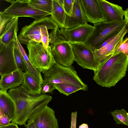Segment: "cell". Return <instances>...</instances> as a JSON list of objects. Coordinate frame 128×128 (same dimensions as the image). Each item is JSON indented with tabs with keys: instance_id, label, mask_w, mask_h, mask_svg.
<instances>
[{
	"instance_id": "cell-30",
	"label": "cell",
	"mask_w": 128,
	"mask_h": 128,
	"mask_svg": "<svg viewBox=\"0 0 128 128\" xmlns=\"http://www.w3.org/2000/svg\"><path fill=\"white\" fill-rule=\"evenodd\" d=\"M74 0H64V9L66 14L70 16L73 8Z\"/></svg>"
},
{
	"instance_id": "cell-14",
	"label": "cell",
	"mask_w": 128,
	"mask_h": 128,
	"mask_svg": "<svg viewBox=\"0 0 128 128\" xmlns=\"http://www.w3.org/2000/svg\"><path fill=\"white\" fill-rule=\"evenodd\" d=\"M88 22L94 24L105 22L98 0H80Z\"/></svg>"
},
{
	"instance_id": "cell-10",
	"label": "cell",
	"mask_w": 128,
	"mask_h": 128,
	"mask_svg": "<svg viewBox=\"0 0 128 128\" xmlns=\"http://www.w3.org/2000/svg\"><path fill=\"white\" fill-rule=\"evenodd\" d=\"M128 33V24L126 22L124 27L112 41L102 48L93 51L95 61L98 65V68L113 56L116 46L123 39L124 36Z\"/></svg>"
},
{
	"instance_id": "cell-3",
	"label": "cell",
	"mask_w": 128,
	"mask_h": 128,
	"mask_svg": "<svg viewBox=\"0 0 128 128\" xmlns=\"http://www.w3.org/2000/svg\"><path fill=\"white\" fill-rule=\"evenodd\" d=\"M58 27L50 16H46L26 25L22 28L17 38L20 43L27 45L29 41L34 40L42 42L45 48H48L49 46L48 30Z\"/></svg>"
},
{
	"instance_id": "cell-9",
	"label": "cell",
	"mask_w": 128,
	"mask_h": 128,
	"mask_svg": "<svg viewBox=\"0 0 128 128\" xmlns=\"http://www.w3.org/2000/svg\"><path fill=\"white\" fill-rule=\"evenodd\" d=\"M74 61L84 68L97 71L98 65L96 62L93 51L84 43L72 44Z\"/></svg>"
},
{
	"instance_id": "cell-12",
	"label": "cell",
	"mask_w": 128,
	"mask_h": 128,
	"mask_svg": "<svg viewBox=\"0 0 128 128\" xmlns=\"http://www.w3.org/2000/svg\"><path fill=\"white\" fill-rule=\"evenodd\" d=\"M27 121H33L37 128H58L55 112L48 106L34 113Z\"/></svg>"
},
{
	"instance_id": "cell-33",
	"label": "cell",
	"mask_w": 128,
	"mask_h": 128,
	"mask_svg": "<svg viewBox=\"0 0 128 128\" xmlns=\"http://www.w3.org/2000/svg\"><path fill=\"white\" fill-rule=\"evenodd\" d=\"M116 34L113 36H112V37L108 39L105 41L103 42L102 43V44L100 46L98 50L102 48V47H104V46H105L107 44H109V43H110L114 38L116 36Z\"/></svg>"
},
{
	"instance_id": "cell-34",
	"label": "cell",
	"mask_w": 128,
	"mask_h": 128,
	"mask_svg": "<svg viewBox=\"0 0 128 128\" xmlns=\"http://www.w3.org/2000/svg\"><path fill=\"white\" fill-rule=\"evenodd\" d=\"M28 124L24 126L26 128H37L34 123L33 121H27Z\"/></svg>"
},
{
	"instance_id": "cell-36",
	"label": "cell",
	"mask_w": 128,
	"mask_h": 128,
	"mask_svg": "<svg viewBox=\"0 0 128 128\" xmlns=\"http://www.w3.org/2000/svg\"><path fill=\"white\" fill-rule=\"evenodd\" d=\"M124 19L126 22L128 24V8L124 10Z\"/></svg>"
},
{
	"instance_id": "cell-16",
	"label": "cell",
	"mask_w": 128,
	"mask_h": 128,
	"mask_svg": "<svg viewBox=\"0 0 128 128\" xmlns=\"http://www.w3.org/2000/svg\"><path fill=\"white\" fill-rule=\"evenodd\" d=\"M80 0H74L70 16L66 14L65 28L68 29L79 26L88 24Z\"/></svg>"
},
{
	"instance_id": "cell-24",
	"label": "cell",
	"mask_w": 128,
	"mask_h": 128,
	"mask_svg": "<svg viewBox=\"0 0 128 128\" xmlns=\"http://www.w3.org/2000/svg\"><path fill=\"white\" fill-rule=\"evenodd\" d=\"M29 3L32 6L40 11L51 15L53 10V0H29Z\"/></svg>"
},
{
	"instance_id": "cell-38",
	"label": "cell",
	"mask_w": 128,
	"mask_h": 128,
	"mask_svg": "<svg viewBox=\"0 0 128 128\" xmlns=\"http://www.w3.org/2000/svg\"><path fill=\"white\" fill-rule=\"evenodd\" d=\"M4 114L3 110L1 108H0V117L2 116Z\"/></svg>"
},
{
	"instance_id": "cell-29",
	"label": "cell",
	"mask_w": 128,
	"mask_h": 128,
	"mask_svg": "<svg viewBox=\"0 0 128 128\" xmlns=\"http://www.w3.org/2000/svg\"><path fill=\"white\" fill-rule=\"evenodd\" d=\"M55 89L54 83L44 80L41 88L42 94H45L51 92Z\"/></svg>"
},
{
	"instance_id": "cell-1",
	"label": "cell",
	"mask_w": 128,
	"mask_h": 128,
	"mask_svg": "<svg viewBox=\"0 0 128 128\" xmlns=\"http://www.w3.org/2000/svg\"><path fill=\"white\" fill-rule=\"evenodd\" d=\"M8 92L16 106L14 118L12 122L20 125L26 124L33 114L48 106L52 99L51 96L46 94L31 95L22 85L10 89Z\"/></svg>"
},
{
	"instance_id": "cell-37",
	"label": "cell",
	"mask_w": 128,
	"mask_h": 128,
	"mask_svg": "<svg viewBox=\"0 0 128 128\" xmlns=\"http://www.w3.org/2000/svg\"><path fill=\"white\" fill-rule=\"evenodd\" d=\"M79 128H88V127L87 124L84 123L80 125Z\"/></svg>"
},
{
	"instance_id": "cell-31",
	"label": "cell",
	"mask_w": 128,
	"mask_h": 128,
	"mask_svg": "<svg viewBox=\"0 0 128 128\" xmlns=\"http://www.w3.org/2000/svg\"><path fill=\"white\" fill-rule=\"evenodd\" d=\"M10 122L9 117L5 114L0 117V126H4L8 125L10 124Z\"/></svg>"
},
{
	"instance_id": "cell-32",
	"label": "cell",
	"mask_w": 128,
	"mask_h": 128,
	"mask_svg": "<svg viewBox=\"0 0 128 128\" xmlns=\"http://www.w3.org/2000/svg\"><path fill=\"white\" fill-rule=\"evenodd\" d=\"M77 112H73L71 114L70 128H76Z\"/></svg>"
},
{
	"instance_id": "cell-22",
	"label": "cell",
	"mask_w": 128,
	"mask_h": 128,
	"mask_svg": "<svg viewBox=\"0 0 128 128\" xmlns=\"http://www.w3.org/2000/svg\"><path fill=\"white\" fill-rule=\"evenodd\" d=\"M53 10L50 16L61 29L65 28L66 14L58 0H53Z\"/></svg>"
},
{
	"instance_id": "cell-17",
	"label": "cell",
	"mask_w": 128,
	"mask_h": 128,
	"mask_svg": "<svg viewBox=\"0 0 128 128\" xmlns=\"http://www.w3.org/2000/svg\"><path fill=\"white\" fill-rule=\"evenodd\" d=\"M24 72L18 70L1 76L0 90L7 92L9 89L19 87L22 84Z\"/></svg>"
},
{
	"instance_id": "cell-28",
	"label": "cell",
	"mask_w": 128,
	"mask_h": 128,
	"mask_svg": "<svg viewBox=\"0 0 128 128\" xmlns=\"http://www.w3.org/2000/svg\"><path fill=\"white\" fill-rule=\"evenodd\" d=\"M0 36L3 33L7 24L12 20L13 17L4 14L3 12L0 13Z\"/></svg>"
},
{
	"instance_id": "cell-15",
	"label": "cell",
	"mask_w": 128,
	"mask_h": 128,
	"mask_svg": "<svg viewBox=\"0 0 128 128\" xmlns=\"http://www.w3.org/2000/svg\"><path fill=\"white\" fill-rule=\"evenodd\" d=\"M105 22L124 20V10L120 6L105 0H98Z\"/></svg>"
},
{
	"instance_id": "cell-25",
	"label": "cell",
	"mask_w": 128,
	"mask_h": 128,
	"mask_svg": "<svg viewBox=\"0 0 128 128\" xmlns=\"http://www.w3.org/2000/svg\"><path fill=\"white\" fill-rule=\"evenodd\" d=\"M111 114L117 124L128 126V112L124 108L111 112Z\"/></svg>"
},
{
	"instance_id": "cell-11",
	"label": "cell",
	"mask_w": 128,
	"mask_h": 128,
	"mask_svg": "<svg viewBox=\"0 0 128 128\" xmlns=\"http://www.w3.org/2000/svg\"><path fill=\"white\" fill-rule=\"evenodd\" d=\"M15 46L13 41L7 46L0 43V74L1 76L16 70L14 50Z\"/></svg>"
},
{
	"instance_id": "cell-26",
	"label": "cell",
	"mask_w": 128,
	"mask_h": 128,
	"mask_svg": "<svg viewBox=\"0 0 128 128\" xmlns=\"http://www.w3.org/2000/svg\"><path fill=\"white\" fill-rule=\"evenodd\" d=\"M14 55L17 70L24 72L28 71L23 56L16 46L14 50Z\"/></svg>"
},
{
	"instance_id": "cell-21",
	"label": "cell",
	"mask_w": 128,
	"mask_h": 128,
	"mask_svg": "<svg viewBox=\"0 0 128 128\" xmlns=\"http://www.w3.org/2000/svg\"><path fill=\"white\" fill-rule=\"evenodd\" d=\"M14 42L15 46L19 50L23 56L27 67L28 72L40 84L42 85L43 83L44 79L42 78L41 72L30 61L28 56L18 41L17 38Z\"/></svg>"
},
{
	"instance_id": "cell-8",
	"label": "cell",
	"mask_w": 128,
	"mask_h": 128,
	"mask_svg": "<svg viewBox=\"0 0 128 128\" xmlns=\"http://www.w3.org/2000/svg\"><path fill=\"white\" fill-rule=\"evenodd\" d=\"M5 1L10 2L11 5L3 12L13 18L28 17L37 20L50 15L32 6L30 4L29 0Z\"/></svg>"
},
{
	"instance_id": "cell-13",
	"label": "cell",
	"mask_w": 128,
	"mask_h": 128,
	"mask_svg": "<svg viewBox=\"0 0 128 128\" xmlns=\"http://www.w3.org/2000/svg\"><path fill=\"white\" fill-rule=\"evenodd\" d=\"M94 28L88 24L68 29H61L63 34L72 44L75 43H84L92 33Z\"/></svg>"
},
{
	"instance_id": "cell-23",
	"label": "cell",
	"mask_w": 128,
	"mask_h": 128,
	"mask_svg": "<svg viewBox=\"0 0 128 128\" xmlns=\"http://www.w3.org/2000/svg\"><path fill=\"white\" fill-rule=\"evenodd\" d=\"M56 89L60 93L66 96L80 90L87 91L88 88L69 84H54Z\"/></svg>"
},
{
	"instance_id": "cell-7",
	"label": "cell",
	"mask_w": 128,
	"mask_h": 128,
	"mask_svg": "<svg viewBox=\"0 0 128 128\" xmlns=\"http://www.w3.org/2000/svg\"><path fill=\"white\" fill-rule=\"evenodd\" d=\"M44 79L54 84H71L88 88L72 66L65 67L56 63L44 74Z\"/></svg>"
},
{
	"instance_id": "cell-27",
	"label": "cell",
	"mask_w": 128,
	"mask_h": 128,
	"mask_svg": "<svg viewBox=\"0 0 128 128\" xmlns=\"http://www.w3.org/2000/svg\"><path fill=\"white\" fill-rule=\"evenodd\" d=\"M119 52L128 56V37H126L118 43L114 50L113 54Z\"/></svg>"
},
{
	"instance_id": "cell-35",
	"label": "cell",
	"mask_w": 128,
	"mask_h": 128,
	"mask_svg": "<svg viewBox=\"0 0 128 128\" xmlns=\"http://www.w3.org/2000/svg\"><path fill=\"white\" fill-rule=\"evenodd\" d=\"M0 128H19L18 124L14 123H11L9 125L4 126H0Z\"/></svg>"
},
{
	"instance_id": "cell-18",
	"label": "cell",
	"mask_w": 128,
	"mask_h": 128,
	"mask_svg": "<svg viewBox=\"0 0 128 128\" xmlns=\"http://www.w3.org/2000/svg\"><path fill=\"white\" fill-rule=\"evenodd\" d=\"M0 108L12 121L15 116L16 104L7 92L0 90Z\"/></svg>"
},
{
	"instance_id": "cell-4",
	"label": "cell",
	"mask_w": 128,
	"mask_h": 128,
	"mask_svg": "<svg viewBox=\"0 0 128 128\" xmlns=\"http://www.w3.org/2000/svg\"><path fill=\"white\" fill-rule=\"evenodd\" d=\"M59 28L52 30L49 33L51 53L56 63L65 67L70 66L75 61L72 44Z\"/></svg>"
},
{
	"instance_id": "cell-2",
	"label": "cell",
	"mask_w": 128,
	"mask_h": 128,
	"mask_svg": "<svg viewBox=\"0 0 128 128\" xmlns=\"http://www.w3.org/2000/svg\"><path fill=\"white\" fill-rule=\"evenodd\" d=\"M128 66V56L121 52L113 54L94 72L93 79L102 87L115 86L126 75Z\"/></svg>"
},
{
	"instance_id": "cell-39",
	"label": "cell",
	"mask_w": 128,
	"mask_h": 128,
	"mask_svg": "<svg viewBox=\"0 0 128 128\" xmlns=\"http://www.w3.org/2000/svg\"></svg>"
},
{
	"instance_id": "cell-6",
	"label": "cell",
	"mask_w": 128,
	"mask_h": 128,
	"mask_svg": "<svg viewBox=\"0 0 128 128\" xmlns=\"http://www.w3.org/2000/svg\"><path fill=\"white\" fill-rule=\"evenodd\" d=\"M27 46L30 61L40 72L44 74L56 63L50 46L46 48L42 42L34 40L29 41Z\"/></svg>"
},
{
	"instance_id": "cell-19",
	"label": "cell",
	"mask_w": 128,
	"mask_h": 128,
	"mask_svg": "<svg viewBox=\"0 0 128 128\" xmlns=\"http://www.w3.org/2000/svg\"><path fill=\"white\" fill-rule=\"evenodd\" d=\"M18 19V18H13L7 24L4 32L0 36V43L7 46L15 40L17 37Z\"/></svg>"
},
{
	"instance_id": "cell-20",
	"label": "cell",
	"mask_w": 128,
	"mask_h": 128,
	"mask_svg": "<svg viewBox=\"0 0 128 128\" xmlns=\"http://www.w3.org/2000/svg\"><path fill=\"white\" fill-rule=\"evenodd\" d=\"M22 85L31 95H38L42 94V85L28 71L24 72Z\"/></svg>"
},
{
	"instance_id": "cell-5",
	"label": "cell",
	"mask_w": 128,
	"mask_h": 128,
	"mask_svg": "<svg viewBox=\"0 0 128 128\" xmlns=\"http://www.w3.org/2000/svg\"><path fill=\"white\" fill-rule=\"evenodd\" d=\"M125 20L111 22H104L94 24V29L84 43L93 51L98 50L105 41L116 35L122 28Z\"/></svg>"
}]
</instances>
